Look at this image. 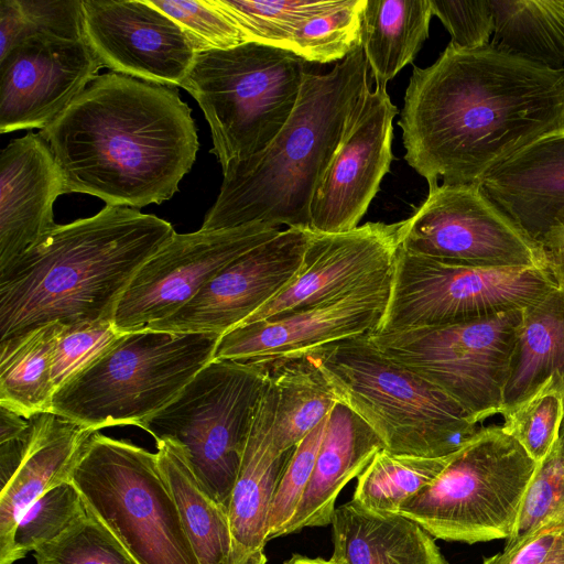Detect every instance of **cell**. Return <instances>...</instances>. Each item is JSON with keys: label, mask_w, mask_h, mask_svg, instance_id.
I'll use <instances>...</instances> for the list:
<instances>
[{"label": "cell", "mask_w": 564, "mask_h": 564, "mask_svg": "<svg viewBox=\"0 0 564 564\" xmlns=\"http://www.w3.org/2000/svg\"><path fill=\"white\" fill-rule=\"evenodd\" d=\"M398 124L404 159L429 188L479 185L495 166L564 130V68L490 43H448L432 65L413 66Z\"/></svg>", "instance_id": "cell-1"}, {"label": "cell", "mask_w": 564, "mask_h": 564, "mask_svg": "<svg viewBox=\"0 0 564 564\" xmlns=\"http://www.w3.org/2000/svg\"><path fill=\"white\" fill-rule=\"evenodd\" d=\"M39 134L64 194L131 208L170 199L198 150L192 110L175 86L115 72L97 75Z\"/></svg>", "instance_id": "cell-2"}, {"label": "cell", "mask_w": 564, "mask_h": 564, "mask_svg": "<svg viewBox=\"0 0 564 564\" xmlns=\"http://www.w3.org/2000/svg\"><path fill=\"white\" fill-rule=\"evenodd\" d=\"M174 232L154 215L111 205L56 225L0 271V340L54 322H113L132 278Z\"/></svg>", "instance_id": "cell-3"}, {"label": "cell", "mask_w": 564, "mask_h": 564, "mask_svg": "<svg viewBox=\"0 0 564 564\" xmlns=\"http://www.w3.org/2000/svg\"><path fill=\"white\" fill-rule=\"evenodd\" d=\"M369 72L361 45L326 74L308 70L292 115L269 145L223 169L219 194L200 229L254 223L310 228L314 193L350 111L371 87Z\"/></svg>", "instance_id": "cell-4"}, {"label": "cell", "mask_w": 564, "mask_h": 564, "mask_svg": "<svg viewBox=\"0 0 564 564\" xmlns=\"http://www.w3.org/2000/svg\"><path fill=\"white\" fill-rule=\"evenodd\" d=\"M368 335L333 343L308 356L338 401L377 433L387 451L443 457L478 432L460 405L383 355Z\"/></svg>", "instance_id": "cell-5"}, {"label": "cell", "mask_w": 564, "mask_h": 564, "mask_svg": "<svg viewBox=\"0 0 564 564\" xmlns=\"http://www.w3.org/2000/svg\"><path fill=\"white\" fill-rule=\"evenodd\" d=\"M219 338L149 328L124 333L55 391L51 413L94 432L139 426L214 359Z\"/></svg>", "instance_id": "cell-6"}, {"label": "cell", "mask_w": 564, "mask_h": 564, "mask_svg": "<svg viewBox=\"0 0 564 564\" xmlns=\"http://www.w3.org/2000/svg\"><path fill=\"white\" fill-rule=\"evenodd\" d=\"M307 72L296 54L256 42L196 52L180 87L203 110L221 169L269 145L292 115Z\"/></svg>", "instance_id": "cell-7"}, {"label": "cell", "mask_w": 564, "mask_h": 564, "mask_svg": "<svg viewBox=\"0 0 564 564\" xmlns=\"http://www.w3.org/2000/svg\"><path fill=\"white\" fill-rule=\"evenodd\" d=\"M536 465L501 426L479 429L399 513L438 540H508Z\"/></svg>", "instance_id": "cell-8"}, {"label": "cell", "mask_w": 564, "mask_h": 564, "mask_svg": "<svg viewBox=\"0 0 564 564\" xmlns=\"http://www.w3.org/2000/svg\"><path fill=\"white\" fill-rule=\"evenodd\" d=\"M72 482L137 564H199L156 453L95 432Z\"/></svg>", "instance_id": "cell-9"}, {"label": "cell", "mask_w": 564, "mask_h": 564, "mask_svg": "<svg viewBox=\"0 0 564 564\" xmlns=\"http://www.w3.org/2000/svg\"><path fill=\"white\" fill-rule=\"evenodd\" d=\"M269 378L265 362L213 359L172 402L139 427L155 443H178L203 489L228 510Z\"/></svg>", "instance_id": "cell-10"}, {"label": "cell", "mask_w": 564, "mask_h": 564, "mask_svg": "<svg viewBox=\"0 0 564 564\" xmlns=\"http://www.w3.org/2000/svg\"><path fill=\"white\" fill-rule=\"evenodd\" d=\"M522 310L368 336L383 355L442 390L478 424L502 411Z\"/></svg>", "instance_id": "cell-11"}, {"label": "cell", "mask_w": 564, "mask_h": 564, "mask_svg": "<svg viewBox=\"0 0 564 564\" xmlns=\"http://www.w3.org/2000/svg\"><path fill=\"white\" fill-rule=\"evenodd\" d=\"M557 284L551 268L453 264L399 248L377 332L453 324L524 308Z\"/></svg>", "instance_id": "cell-12"}, {"label": "cell", "mask_w": 564, "mask_h": 564, "mask_svg": "<svg viewBox=\"0 0 564 564\" xmlns=\"http://www.w3.org/2000/svg\"><path fill=\"white\" fill-rule=\"evenodd\" d=\"M400 249L442 262L475 267L550 268L531 240L479 185H437L403 220Z\"/></svg>", "instance_id": "cell-13"}, {"label": "cell", "mask_w": 564, "mask_h": 564, "mask_svg": "<svg viewBox=\"0 0 564 564\" xmlns=\"http://www.w3.org/2000/svg\"><path fill=\"white\" fill-rule=\"evenodd\" d=\"M254 223L235 228L176 234L138 270L113 316L121 334L171 317L227 264L281 232Z\"/></svg>", "instance_id": "cell-14"}, {"label": "cell", "mask_w": 564, "mask_h": 564, "mask_svg": "<svg viewBox=\"0 0 564 564\" xmlns=\"http://www.w3.org/2000/svg\"><path fill=\"white\" fill-rule=\"evenodd\" d=\"M398 112L387 86L376 84L359 98L314 193L312 231L340 234L359 226L394 159L393 119Z\"/></svg>", "instance_id": "cell-15"}, {"label": "cell", "mask_w": 564, "mask_h": 564, "mask_svg": "<svg viewBox=\"0 0 564 564\" xmlns=\"http://www.w3.org/2000/svg\"><path fill=\"white\" fill-rule=\"evenodd\" d=\"M392 272L327 301L240 325L220 336L214 359L271 362L375 333L387 307Z\"/></svg>", "instance_id": "cell-16"}, {"label": "cell", "mask_w": 564, "mask_h": 564, "mask_svg": "<svg viewBox=\"0 0 564 564\" xmlns=\"http://www.w3.org/2000/svg\"><path fill=\"white\" fill-rule=\"evenodd\" d=\"M314 231L286 228L227 264L171 317L145 328L223 336L297 275Z\"/></svg>", "instance_id": "cell-17"}, {"label": "cell", "mask_w": 564, "mask_h": 564, "mask_svg": "<svg viewBox=\"0 0 564 564\" xmlns=\"http://www.w3.org/2000/svg\"><path fill=\"white\" fill-rule=\"evenodd\" d=\"M85 41L104 67L147 82L181 86L196 50L148 0H82Z\"/></svg>", "instance_id": "cell-18"}, {"label": "cell", "mask_w": 564, "mask_h": 564, "mask_svg": "<svg viewBox=\"0 0 564 564\" xmlns=\"http://www.w3.org/2000/svg\"><path fill=\"white\" fill-rule=\"evenodd\" d=\"M104 67L85 40L32 35L0 59V132L42 130Z\"/></svg>", "instance_id": "cell-19"}, {"label": "cell", "mask_w": 564, "mask_h": 564, "mask_svg": "<svg viewBox=\"0 0 564 564\" xmlns=\"http://www.w3.org/2000/svg\"><path fill=\"white\" fill-rule=\"evenodd\" d=\"M402 226L403 220L378 221L340 234L314 232L295 279L240 325L327 301L391 273Z\"/></svg>", "instance_id": "cell-20"}, {"label": "cell", "mask_w": 564, "mask_h": 564, "mask_svg": "<svg viewBox=\"0 0 564 564\" xmlns=\"http://www.w3.org/2000/svg\"><path fill=\"white\" fill-rule=\"evenodd\" d=\"M479 187L531 240L551 248L564 237V130L491 169Z\"/></svg>", "instance_id": "cell-21"}, {"label": "cell", "mask_w": 564, "mask_h": 564, "mask_svg": "<svg viewBox=\"0 0 564 564\" xmlns=\"http://www.w3.org/2000/svg\"><path fill=\"white\" fill-rule=\"evenodd\" d=\"M64 194L63 175L39 133L12 140L0 154V271L56 224L53 205Z\"/></svg>", "instance_id": "cell-22"}, {"label": "cell", "mask_w": 564, "mask_h": 564, "mask_svg": "<svg viewBox=\"0 0 564 564\" xmlns=\"http://www.w3.org/2000/svg\"><path fill=\"white\" fill-rule=\"evenodd\" d=\"M275 392L269 382L261 397L234 485L228 520L235 564H267L268 519L273 496L294 449L273 444Z\"/></svg>", "instance_id": "cell-23"}, {"label": "cell", "mask_w": 564, "mask_h": 564, "mask_svg": "<svg viewBox=\"0 0 564 564\" xmlns=\"http://www.w3.org/2000/svg\"><path fill=\"white\" fill-rule=\"evenodd\" d=\"M32 419L28 449L0 491V564H7L17 524L46 491L72 481L84 449L95 433L51 412Z\"/></svg>", "instance_id": "cell-24"}, {"label": "cell", "mask_w": 564, "mask_h": 564, "mask_svg": "<svg viewBox=\"0 0 564 564\" xmlns=\"http://www.w3.org/2000/svg\"><path fill=\"white\" fill-rule=\"evenodd\" d=\"M382 448L384 445L377 433L338 402L328 415L310 482L284 535L330 524L343 488L358 477Z\"/></svg>", "instance_id": "cell-25"}, {"label": "cell", "mask_w": 564, "mask_h": 564, "mask_svg": "<svg viewBox=\"0 0 564 564\" xmlns=\"http://www.w3.org/2000/svg\"><path fill=\"white\" fill-rule=\"evenodd\" d=\"M337 564H448L434 538L400 513H376L350 500L332 519Z\"/></svg>", "instance_id": "cell-26"}, {"label": "cell", "mask_w": 564, "mask_h": 564, "mask_svg": "<svg viewBox=\"0 0 564 564\" xmlns=\"http://www.w3.org/2000/svg\"><path fill=\"white\" fill-rule=\"evenodd\" d=\"M564 397V285L522 310L500 414L542 389Z\"/></svg>", "instance_id": "cell-27"}, {"label": "cell", "mask_w": 564, "mask_h": 564, "mask_svg": "<svg viewBox=\"0 0 564 564\" xmlns=\"http://www.w3.org/2000/svg\"><path fill=\"white\" fill-rule=\"evenodd\" d=\"M156 456L198 563L235 564L227 510L203 489L184 448L171 440L160 441Z\"/></svg>", "instance_id": "cell-28"}, {"label": "cell", "mask_w": 564, "mask_h": 564, "mask_svg": "<svg viewBox=\"0 0 564 564\" xmlns=\"http://www.w3.org/2000/svg\"><path fill=\"white\" fill-rule=\"evenodd\" d=\"M432 15L430 0H366L361 46L376 84L387 86L413 63L429 37Z\"/></svg>", "instance_id": "cell-29"}, {"label": "cell", "mask_w": 564, "mask_h": 564, "mask_svg": "<svg viewBox=\"0 0 564 564\" xmlns=\"http://www.w3.org/2000/svg\"><path fill=\"white\" fill-rule=\"evenodd\" d=\"M62 326L48 323L0 340V406L25 419L51 412L53 355Z\"/></svg>", "instance_id": "cell-30"}, {"label": "cell", "mask_w": 564, "mask_h": 564, "mask_svg": "<svg viewBox=\"0 0 564 564\" xmlns=\"http://www.w3.org/2000/svg\"><path fill=\"white\" fill-rule=\"evenodd\" d=\"M265 364L275 392L273 444L284 453L294 449L339 401L308 355Z\"/></svg>", "instance_id": "cell-31"}, {"label": "cell", "mask_w": 564, "mask_h": 564, "mask_svg": "<svg viewBox=\"0 0 564 564\" xmlns=\"http://www.w3.org/2000/svg\"><path fill=\"white\" fill-rule=\"evenodd\" d=\"M495 19L490 45L564 68V0H489Z\"/></svg>", "instance_id": "cell-32"}, {"label": "cell", "mask_w": 564, "mask_h": 564, "mask_svg": "<svg viewBox=\"0 0 564 564\" xmlns=\"http://www.w3.org/2000/svg\"><path fill=\"white\" fill-rule=\"evenodd\" d=\"M452 454L423 457L382 448L358 476L351 500L376 513H399L406 500L444 469Z\"/></svg>", "instance_id": "cell-33"}, {"label": "cell", "mask_w": 564, "mask_h": 564, "mask_svg": "<svg viewBox=\"0 0 564 564\" xmlns=\"http://www.w3.org/2000/svg\"><path fill=\"white\" fill-rule=\"evenodd\" d=\"M365 4L366 0H339L334 8L303 22L283 48L307 63L345 59L361 45Z\"/></svg>", "instance_id": "cell-34"}, {"label": "cell", "mask_w": 564, "mask_h": 564, "mask_svg": "<svg viewBox=\"0 0 564 564\" xmlns=\"http://www.w3.org/2000/svg\"><path fill=\"white\" fill-rule=\"evenodd\" d=\"M238 25L246 42L283 48L305 21L334 8L339 0H215Z\"/></svg>", "instance_id": "cell-35"}, {"label": "cell", "mask_w": 564, "mask_h": 564, "mask_svg": "<svg viewBox=\"0 0 564 564\" xmlns=\"http://www.w3.org/2000/svg\"><path fill=\"white\" fill-rule=\"evenodd\" d=\"M36 34L85 40L82 0H0V59Z\"/></svg>", "instance_id": "cell-36"}, {"label": "cell", "mask_w": 564, "mask_h": 564, "mask_svg": "<svg viewBox=\"0 0 564 564\" xmlns=\"http://www.w3.org/2000/svg\"><path fill=\"white\" fill-rule=\"evenodd\" d=\"M86 513L83 499L72 481L46 491L20 518L7 564H14L55 539Z\"/></svg>", "instance_id": "cell-37"}, {"label": "cell", "mask_w": 564, "mask_h": 564, "mask_svg": "<svg viewBox=\"0 0 564 564\" xmlns=\"http://www.w3.org/2000/svg\"><path fill=\"white\" fill-rule=\"evenodd\" d=\"M35 564H137L88 512L33 552Z\"/></svg>", "instance_id": "cell-38"}, {"label": "cell", "mask_w": 564, "mask_h": 564, "mask_svg": "<svg viewBox=\"0 0 564 564\" xmlns=\"http://www.w3.org/2000/svg\"><path fill=\"white\" fill-rule=\"evenodd\" d=\"M501 415L502 430L517 440L538 464L549 455L558 440L564 397L545 388Z\"/></svg>", "instance_id": "cell-39"}, {"label": "cell", "mask_w": 564, "mask_h": 564, "mask_svg": "<svg viewBox=\"0 0 564 564\" xmlns=\"http://www.w3.org/2000/svg\"><path fill=\"white\" fill-rule=\"evenodd\" d=\"M176 22L196 52L227 50L246 43L238 25L215 0H148Z\"/></svg>", "instance_id": "cell-40"}, {"label": "cell", "mask_w": 564, "mask_h": 564, "mask_svg": "<svg viewBox=\"0 0 564 564\" xmlns=\"http://www.w3.org/2000/svg\"><path fill=\"white\" fill-rule=\"evenodd\" d=\"M328 415L295 446L281 475L269 513L268 541L284 535L295 514L310 482Z\"/></svg>", "instance_id": "cell-41"}, {"label": "cell", "mask_w": 564, "mask_h": 564, "mask_svg": "<svg viewBox=\"0 0 564 564\" xmlns=\"http://www.w3.org/2000/svg\"><path fill=\"white\" fill-rule=\"evenodd\" d=\"M122 334L112 321L63 324L57 337L52 378L57 390Z\"/></svg>", "instance_id": "cell-42"}, {"label": "cell", "mask_w": 564, "mask_h": 564, "mask_svg": "<svg viewBox=\"0 0 564 564\" xmlns=\"http://www.w3.org/2000/svg\"><path fill=\"white\" fill-rule=\"evenodd\" d=\"M430 4L448 31L452 45L473 50L489 44L495 30L489 0H430Z\"/></svg>", "instance_id": "cell-43"}, {"label": "cell", "mask_w": 564, "mask_h": 564, "mask_svg": "<svg viewBox=\"0 0 564 564\" xmlns=\"http://www.w3.org/2000/svg\"><path fill=\"white\" fill-rule=\"evenodd\" d=\"M32 419L0 406V479L8 482L20 465L31 440Z\"/></svg>", "instance_id": "cell-44"}, {"label": "cell", "mask_w": 564, "mask_h": 564, "mask_svg": "<svg viewBox=\"0 0 564 564\" xmlns=\"http://www.w3.org/2000/svg\"><path fill=\"white\" fill-rule=\"evenodd\" d=\"M564 529L540 528L503 551L485 557L482 564H541Z\"/></svg>", "instance_id": "cell-45"}, {"label": "cell", "mask_w": 564, "mask_h": 564, "mask_svg": "<svg viewBox=\"0 0 564 564\" xmlns=\"http://www.w3.org/2000/svg\"><path fill=\"white\" fill-rule=\"evenodd\" d=\"M549 265L557 281L564 285V237L545 250Z\"/></svg>", "instance_id": "cell-46"}, {"label": "cell", "mask_w": 564, "mask_h": 564, "mask_svg": "<svg viewBox=\"0 0 564 564\" xmlns=\"http://www.w3.org/2000/svg\"><path fill=\"white\" fill-rule=\"evenodd\" d=\"M541 564H564V530Z\"/></svg>", "instance_id": "cell-47"}, {"label": "cell", "mask_w": 564, "mask_h": 564, "mask_svg": "<svg viewBox=\"0 0 564 564\" xmlns=\"http://www.w3.org/2000/svg\"><path fill=\"white\" fill-rule=\"evenodd\" d=\"M283 564H337L334 560H325L322 557H308L301 554H293Z\"/></svg>", "instance_id": "cell-48"}, {"label": "cell", "mask_w": 564, "mask_h": 564, "mask_svg": "<svg viewBox=\"0 0 564 564\" xmlns=\"http://www.w3.org/2000/svg\"><path fill=\"white\" fill-rule=\"evenodd\" d=\"M542 528H556V529H564V490L562 495V499L560 502V506L551 519V521L543 525Z\"/></svg>", "instance_id": "cell-49"}, {"label": "cell", "mask_w": 564, "mask_h": 564, "mask_svg": "<svg viewBox=\"0 0 564 564\" xmlns=\"http://www.w3.org/2000/svg\"><path fill=\"white\" fill-rule=\"evenodd\" d=\"M558 443L562 446H564V415H563V420H562V424H561V429H560Z\"/></svg>", "instance_id": "cell-50"}]
</instances>
